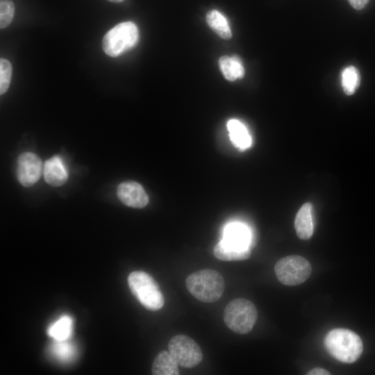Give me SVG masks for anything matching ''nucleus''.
<instances>
[{"label":"nucleus","mask_w":375,"mask_h":375,"mask_svg":"<svg viewBox=\"0 0 375 375\" xmlns=\"http://www.w3.org/2000/svg\"><path fill=\"white\" fill-rule=\"evenodd\" d=\"M311 271L308 260L297 255L281 258L274 267L278 280L288 286L297 285L305 282L310 276Z\"/></svg>","instance_id":"obj_6"},{"label":"nucleus","mask_w":375,"mask_h":375,"mask_svg":"<svg viewBox=\"0 0 375 375\" xmlns=\"http://www.w3.org/2000/svg\"><path fill=\"white\" fill-rule=\"evenodd\" d=\"M258 312L255 305L242 298L231 301L225 307L223 319L226 325L238 334L249 333L255 325Z\"/></svg>","instance_id":"obj_4"},{"label":"nucleus","mask_w":375,"mask_h":375,"mask_svg":"<svg viewBox=\"0 0 375 375\" xmlns=\"http://www.w3.org/2000/svg\"><path fill=\"white\" fill-rule=\"evenodd\" d=\"M189 292L197 299L204 303L219 300L224 290V280L215 269H201L190 274L186 278Z\"/></svg>","instance_id":"obj_2"},{"label":"nucleus","mask_w":375,"mask_h":375,"mask_svg":"<svg viewBox=\"0 0 375 375\" xmlns=\"http://www.w3.org/2000/svg\"><path fill=\"white\" fill-rule=\"evenodd\" d=\"M227 128L233 144L242 151L250 147L251 136L244 125L238 119H230L227 123Z\"/></svg>","instance_id":"obj_14"},{"label":"nucleus","mask_w":375,"mask_h":375,"mask_svg":"<svg viewBox=\"0 0 375 375\" xmlns=\"http://www.w3.org/2000/svg\"><path fill=\"white\" fill-rule=\"evenodd\" d=\"M168 349L178 365L192 368L203 359V353L199 344L191 338L179 334L172 337L168 344Z\"/></svg>","instance_id":"obj_7"},{"label":"nucleus","mask_w":375,"mask_h":375,"mask_svg":"<svg viewBox=\"0 0 375 375\" xmlns=\"http://www.w3.org/2000/svg\"><path fill=\"white\" fill-rule=\"evenodd\" d=\"M178 365L170 352L163 350L153 360L151 372L154 375H178Z\"/></svg>","instance_id":"obj_13"},{"label":"nucleus","mask_w":375,"mask_h":375,"mask_svg":"<svg viewBox=\"0 0 375 375\" xmlns=\"http://www.w3.org/2000/svg\"><path fill=\"white\" fill-rule=\"evenodd\" d=\"M49 352L58 361L68 362L74 359L76 350L75 346L67 340H55L49 347Z\"/></svg>","instance_id":"obj_19"},{"label":"nucleus","mask_w":375,"mask_h":375,"mask_svg":"<svg viewBox=\"0 0 375 375\" xmlns=\"http://www.w3.org/2000/svg\"><path fill=\"white\" fill-rule=\"evenodd\" d=\"M219 65L224 76L229 81L244 77V69L240 58L236 56H222L219 59Z\"/></svg>","instance_id":"obj_16"},{"label":"nucleus","mask_w":375,"mask_h":375,"mask_svg":"<svg viewBox=\"0 0 375 375\" xmlns=\"http://www.w3.org/2000/svg\"><path fill=\"white\" fill-rule=\"evenodd\" d=\"M139 31L132 22L117 24L103 36V50L110 57H117L133 49L138 42Z\"/></svg>","instance_id":"obj_5"},{"label":"nucleus","mask_w":375,"mask_h":375,"mask_svg":"<svg viewBox=\"0 0 375 375\" xmlns=\"http://www.w3.org/2000/svg\"><path fill=\"white\" fill-rule=\"evenodd\" d=\"M108 1L113 2V3H120V2H122L124 0H108Z\"/></svg>","instance_id":"obj_25"},{"label":"nucleus","mask_w":375,"mask_h":375,"mask_svg":"<svg viewBox=\"0 0 375 375\" xmlns=\"http://www.w3.org/2000/svg\"><path fill=\"white\" fill-rule=\"evenodd\" d=\"M117 194L122 203L128 207L142 208L149 203V197L144 188L135 181H129L120 183L117 187Z\"/></svg>","instance_id":"obj_9"},{"label":"nucleus","mask_w":375,"mask_h":375,"mask_svg":"<svg viewBox=\"0 0 375 375\" xmlns=\"http://www.w3.org/2000/svg\"><path fill=\"white\" fill-rule=\"evenodd\" d=\"M250 234L248 228L242 224L232 223L224 229L222 241L226 245L238 248H249Z\"/></svg>","instance_id":"obj_11"},{"label":"nucleus","mask_w":375,"mask_h":375,"mask_svg":"<svg viewBox=\"0 0 375 375\" xmlns=\"http://www.w3.org/2000/svg\"><path fill=\"white\" fill-rule=\"evenodd\" d=\"M214 256L220 260H243L249 258L251 250L249 248L238 249L225 244L222 240L214 247Z\"/></svg>","instance_id":"obj_15"},{"label":"nucleus","mask_w":375,"mask_h":375,"mask_svg":"<svg viewBox=\"0 0 375 375\" xmlns=\"http://www.w3.org/2000/svg\"><path fill=\"white\" fill-rule=\"evenodd\" d=\"M43 174L45 181L54 187L62 185L68 178L67 170L59 156H54L45 161Z\"/></svg>","instance_id":"obj_10"},{"label":"nucleus","mask_w":375,"mask_h":375,"mask_svg":"<svg viewBox=\"0 0 375 375\" xmlns=\"http://www.w3.org/2000/svg\"><path fill=\"white\" fill-rule=\"evenodd\" d=\"M15 15V5L12 0H0V27L9 26Z\"/></svg>","instance_id":"obj_21"},{"label":"nucleus","mask_w":375,"mask_h":375,"mask_svg":"<svg viewBox=\"0 0 375 375\" xmlns=\"http://www.w3.org/2000/svg\"><path fill=\"white\" fill-rule=\"evenodd\" d=\"M72 319L63 315L49 326L47 333L54 340H67L72 335Z\"/></svg>","instance_id":"obj_18"},{"label":"nucleus","mask_w":375,"mask_h":375,"mask_svg":"<svg viewBox=\"0 0 375 375\" xmlns=\"http://www.w3.org/2000/svg\"><path fill=\"white\" fill-rule=\"evenodd\" d=\"M294 228L299 239L306 240L312 237L314 227L310 203H304L299 210L294 220Z\"/></svg>","instance_id":"obj_12"},{"label":"nucleus","mask_w":375,"mask_h":375,"mask_svg":"<svg viewBox=\"0 0 375 375\" xmlns=\"http://www.w3.org/2000/svg\"><path fill=\"white\" fill-rule=\"evenodd\" d=\"M360 84V74L354 66L346 67L342 73V86L347 95H351Z\"/></svg>","instance_id":"obj_20"},{"label":"nucleus","mask_w":375,"mask_h":375,"mask_svg":"<svg viewBox=\"0 0 375 375\" xmlns=\"http://www.w3.org/2000/svg\"><path fill=\"white\" fill-rule=\"evenodd\" d=\"M12 65L5 58L0 60V94H4L9 88L12 77Z\"/></svg>","instance_id":"obj_22"},{"label":"nucleus","mask_w":375,"mask_h":375,"mask_svg":"<svg viewBox=\"0 0 375 375\" xmlns=\"http://www.w3.org/2000/svg\"><path fill=\"white\" fill-rule=\"evenodd\" d=\"M308 375H329L331 373L321 367H315L310 370L308 373Z\"/></svg>","instance_id":"obj_24"},{"label":"nucleus","mask_w":375,"mask_h":375,"mask_svg":"<svg viewBox=\"0 0 375 375\" xmlns=\"http://www.w3.org/2000/svg\"><path fill=\"white\" fill-rule=\"evenodd\" d=\"M127 281L131 292L145 308L156 311L163 306V295L151 275L142 271H135L128 275Z\"/></svg>","instance_id":"obj_3"},{"label":"nucleus","mask_w":375,"mask_h":375,"mask_svg":"<svg viewBox=\"0 0 375 375\" xmlns=\"http://www.w3.org/2000/svg\"><path fill=\"white\" fill-rule=\"evenodd\" d=\"M324 346L333 358L344 363L356 361L363 350L362 342L359 335L347 328L330 331L325 337Z\"/></svg>","instance_id":"obj_1"},{"label":"nucleus","mask_w":375,"mask_h":375,"mask_svg":"<svg viewBox=\"0 0 375 375\" xmlns=\"http://www.w3.org/2000/svg\"><path fill=\"white\" fill-rule=\"evenodd\" d=\"M369 0H348L350 5L356 10L363 9L368 3Z\"/></svg>","instance_id":"obj_23"},{"label":"nucleus","mask_w":375,"mask_h":375,"mask_svg":"<svg viewBox=\"0 0 375 375\" xmlns=\"http://www.w3.org/2000/svg\"><path fill=\"white\" fill-rule=\"evenodd\" d=\"M42 173V160L36 154L24 152L18 157L17 175L23 186L33 185L41 177Z\"/></svg>","instance_id":"obj_8"},{"label":"nucleus","mask_w":375,"mask_h":375,"mask_svg":"<svg viewBox=\"0 0 375 375\" xmlns=\"http://www.w3.org/2000/svg\"><path fill=\"white\" fill-rule=\"evenodd\" d=\"M206 22L209 27L220 38L229 40L232 33L225 17L216 10H211L206 14Z\"/></svg>","instance_id":"obj_17"}]
</instances>
